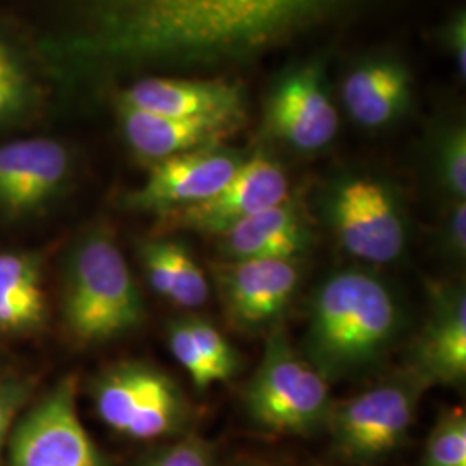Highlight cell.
<instances>
[{
	"mask_svg": "<svg viewBox=\"0 0 466 466\" xmlns=\"http://www.w3.org/2000/svg\"><path fill=\"white\" fill-rule=\"evenodd\" d=\"M350 0H90L88 26L69 42L86 65L215 63L258 54Z\"/></svg>",
	"mask_w": 466,
	"mask_h": 466,
	"instance_id": "1",
	"label": "cell"
},
{
	"mask_svg": "<svg viewBox=\"0 0 466 466\" xmlns=\"http://www.w3.org/2000/svg\"><path fill=\"white\" fill-rule=\"evenodd\" d=\"M398 327V302L382 280L361 269L339 271L311 302L308 363L323 379L350 375L379 360Z\"/></svg>",
	"mask_w": 466,
	"mask_h": 466,
	"instance_id": "2",
	"label": "cell"
},
{
	"mask_svg": "<svg viewBox=\"0 0 466 466\" xmlns=\"http://www.w3.org/2000/svg\"><path fill=\"white\" fill-rule=\"evenodd\" d=\"M63 317L71 337L99 344L137 329L146 308L125 256L109 233H88L71 252Z\"/></svg>",
	"mask_w": 466,
	"mask_h": 466,
	"instance_id": "3",
	"label": "cell"
},
{
	"mask_svg": "<svg viewBox=\"0 0 466 466\" xmlns=\"http://www.w3.org/2000/svg\"><path fill=\"white\" fill-rule=\"evenodd\" d=\"M248 417L269 432L306 435L332 411L327 379L290 346L280 329L269 335L261 365L246 387Z\"/></svg>",
	"mask_w": 466,
	"mask_h": 466,
	"instance_id": "4",
	"label": "cell"
},
{
	"mask_svg": "<svg viewBox=\"0 0 466 466\" xmlns=\"http://www.w3.org/2000/svg\"><path fill=\"white\" fill-rule=\"evenodd\" d=\"M96 410L106 425L132 439H157L178 432L187 402L165 371L144 363H121L94 385Z\"/></svg>",
	"mask_w": 466,
	"mask_h": 466,
	"instance_id": "5",
	"label": "cell"
},
{
	"mask_svg": "<svg viewBox=\"0 0 466 466\" xmlns=\"http://www.w3.org/2000/svg\"><path fill=\"white\" fill-rule=\"evenodd\" d=\"M413 375V373H411ZM417 375L382 383L330 411L333 439L346 456L367 461L396 450L410 431L420 390Z\"/></svg>",
	"mask_w": 466,
	"mask_h": 466,
	"instance_id": "6",
	"label": "cell"
},
{
	"mask_svg": "<svg viewBox=\"0 0 466 466\" xmlns=\"http://www.w3.org/2000/svg\"><path fill=\"white\" fill-rule=\"evenodd\" d=\"M75 377L50 389L17 423L9 466H104L76 410Z\"/></svg>",
	"mask_w": 466,
	"mask_h": 466,
	"instance_id": "7",
	"label": "cell"
},
{
	"mask_svg": "<svg viewBox=\"0 0 466 466\" xmlns=\"http://www.w3.org/2000/svg\"><path fill=\"white\" fill-rule=\"evenodd\" d=\"M332 223L342 248L368 263H390L406 246V225L398 202L385 185L352 178L332 200Z\"/></svg>",
	"mask_w": 466,
	"mask_h": 466,
	"instance_id": "8",
	"label": "cell"
},
{
	"mask_svg": "<svg viewBox=\"0 0 466 466\" xmlns=\"http://www.w3.org/2000/svg\"><path fill=\"white\" fill-rule=\"evenodd\" d=\"M289 184L282 167L258 154L233 173L228 184L209 199L161 215L167 230L223 235L242 219L287 200Z\"/></svg>",
	"mask_w": 466,
	"mask_h": 466,
	"instance_id": "9",
	"label": "cell"
},
{
	"mask_svg": "<svg viewBox=\"0 0 466 466\" xmlns=\"http://www.w3.org/2000/svg\"><path fill=\"white\" fill-rule=\"evenodd\" d=\"M71 154L57 140L26 138L0 146V217L38 213L65 188Z\"/></svg>",
	"mask_w": 466,
	"mask_h": 466,
	"instance_id": "10",
	"label": "cell"
},
{
	"mask_svg": "<svg viewBox=\"0 0 466 466\" xmlns=\"http://www.w3.org/2000/svg\"><path fill=\"white\" fill-rule=\"evenodd\" d=\"M240 165L235 152L217 147L169 156L152 163L146 184L130 196V204L159 215L198 204L218 194Z\"/></svg>",
	"mask_w": 466,
	"mask_h": 466,
	"instance_id": "11",
	"label": "cell"
},
{
	"mask_svg": "<svg viewBox=\"0 0 466 466\" xmlns=\"http://www.w3.org/2000/svg\"><path fill=\"white\" fill-rule=\"evenodd\" d=\"M228 318L240 329H261L282 315L300 273L296 259H233L217 273Z\"/></svg>",
	"mask_w": 466,
	"mask_h": 466,
	"instance_id": "12",
	"label": "cell"
},
{
	"mask_svg": "<svg viewBox=\"0 0 466 466\" xmlns=\"http://www.w3.org/2000/svg\"><path fill=\"white\" fill-rule=\"evenodd\" d=\"M268 127L294 149L327 147L339 130V115L323 90L317 67L287 76L268 104Z\"/></svg>",
	"mask_w": 466,
	"mask_h": 466,
	"instance_id": "13",
	"label": "cell"
},
{
	"mask_svg": "<svg viewBox=\"0 0 466 466\" xmlns=\"http://www.w3.org/2000/svg\"><path fill=\"white\" fill-rule=\"evenodd\" d=\"M119 100L137 109L169 117H227L240 121V86L223 80L144 78L127 88Z\"/></svg>",
	"mask_w": 466,
	"mask_h": 466,
	"instance_id": "14",
	"label": "cell"
},
{
	"mask_svg": "<svg viewBox=\"0 0 466 466\" xmlns=\"http://www.w3.org/2000/svg\"><path fill=\"white\" fill-rule=\"evenodd\" d=\"M119 123L128 146L152 163L188 150L217 147L240 121L227 117H169L117 102Z\"/></svg>",
	"mask_w": 466,
	"mask_h": 466,
	"instance_id": "15",
	"label": "cell"
},
{
	"mask_svg": "<svg viewBox=\"0 0 466 466\" xmlns=\"http://www.w3.org/2000/svg\"><path fill=\"white\" fill-rule=\"evenodd\" d=\"M429 321L418 339L415 373L425 385L460 383L466 377V296L463 287L433 290Z\"/></svg>",
	"mask_w": 466,
	"mask_h": 466,
	"instance_id": "16",
	"label": "cell"
},
{
	"mask_svg": "<svg viewBox=\"0 0 466 466\" xmlns=\"http://www.w3.org/2000/svg\"><path fill=\"white\" fill-rule=\"evenodd\" d=\"M221 252L230 259H296L308 248L309 233L299 211L282 202L242 219L219 235Z\"/></svg>",
	"mask_w": 466,
	"mask_h": 466,
	"instance_id": "17",
	"label": "cell"
},
{
	"mask_svg": "<svg viewBox=\"0 0 466 466\" xmlns=\"http://www.w3.org/2000/svg\"><path fill=\"white\" fill-rule=\"evenodd\" d=\"M46 317L40 258L32 252H0V332H34Z\"/></svg>",
	"mask_w": 466,
	"mask_h": 466,
	"instance_id": "18",
	"label": "cell"
},
{
	"mask_svg": "<svg viewBox=\"0 0 466 466\" xmlns=\"http://www.w3.org/2000/svg\"><path fill=\"white\" fill-rule=\"evenodd\" d=\"M404 69L389 63L358 67L342 86V99L361 127L379 128L400 113L408 97Z\"/></svg>",
	"mask_w": 466,
	"mask_h": 466,
	"instance_id": "19",
	"label": "cell"
},
{
	"mask_svg": "<svg viewBox=\"0 0 466 466\" xmlns=\"http://www.w3.org/2000/svg\"><path fill=\"white\" fill-rule=\"evenodd\" d=\"M423 466H466V415L452 408L444 411L429 435Z\"/></svg>",
	"mask_w": 466,
	"mask_h": 466,
	"instance_id": "20",
	"label": "cell"
},
{
	"mask_svg": "<svg viewBox=\"0 0 466 466\" xmlns=\"http://www.w3.org/2000/svg\"><path fill=\"white\" fill-rule=\"evenodd\" d=\"M32 96L30 76L15 49L0 38V125L21 116Z\"/></svg>",
	"mask_w": 466,
	"mask_h": 466,
	"instance_id": "21",
	"label": "cell"
},
{
	"mask_svg": "<svg viewBox=\"0 0 466 466\" xmlns=\"http://www.w3.org/2000/svg\"><path fill=\"white\" fill-rule=\"evenodd\" d=\"M188 330L192 333L206 365L211 370L215 382L230 380L237 368L238 356L227 337L218 330L213 323L204 318H185Z\"/></svg>",
	"mask_w": 466,
	"mask_h": 466,
	"instance_id": "22",
	"label": "cell"
},
{
	"mask_svg": "<svg viewBox=\"0 0 466 466\" xmlns=\"http://www.w3.org/2000/svg\"><path fill=\"white\" fill-rule=\"evenodd\" d=\"M209 296V285L192 254L184 244L175 246V283L171 302L182 308H200Z\"/></svg>",
	"mask_w": 466,
	"mask_h": 466,
	"instance_id": "23",
	"label": "cell"
},
{
	"mask_svg": "<svg viewBox=\"0 0 466 466\" xmlns=\"http://www.w3.org/2000/svg\"><path fill=\"white\" fill-rule=\"evenodd\" d=\"M167 344L169 350L175 356V360L187 370L194 385L199 390H206L209 385H213V375L211 370L206 365L199 348L188 330V325L182 319H177L167 329Z\"/></svg>",
	"mask_w": 466,
	"mask_h": 466,
	"instance_id": "24",
	"label": "cell"
},
{
	"mask_svg": "<svg viewBox=\"0 0 466 466\" xmlns=\"http://www.w3.org/2000/svg\"><path fill=\"white\" fill-rule=\"evenodd\" d=\"M441 178L458 200L466 196V134L465 128L452 130L442 142L439 152Z\"/></svg>",
	"mask_w": 466,
	"mask_h": 466,
	"instance_id": "25",
	"label": "cell"
},
{
	"mask_svg": "<svg viewBox=\"0 0 466 466\" xmlns=\"http://www.w3.org/2000/svg\"><path fill=\"white\" fill-rule=\"evenodd\" d=\"M175 246L171 240H156L142 246V263L147 273V280L156 294L171 299L175 283Z\"/></svg>",
	"mask_w": 466,
	"mask_h": 466,
	"instance_id": "26",
	"label": "cell"
},
{
	"mask_svg": "<svg viewBox=\"0 0 466 466\" xmlns=\"http://www.w3.org/2000/svg\"><path fill=\"white\" fill-rule=\"evenodd\" d=\"M146 466H215V454L209 442L190 435L159 451Z\"/></svg>",
	"mask_w": 466,
	"mask_h": 466,
	"instance_id": "27",
	"label": "cell"
},
{
	"mask_svg": "<svg viewBox=\"0 0 466 466\" xmlns=\"http://www.w3.org/2000/svg\"><path fill=\"white\" fill-rule=\"evenodd\" d=\"M32 383L25 379H5L0 380V446L5 441L17 411L28 400Z\"/></svg>",
	"mask_w": 466,
	"mask_h": 466,
	"instance_id": "28",
	"label": "cell"
},
{
	"mask_svg": "<svg viewBox=\"0 0 466 466\" xmlns=\"http://www.w3.org/2000/svg\"><path fill=\"white\" fill-rule=\"evenodd\" d=\"M446 249L456 258H463L466 252V204L465 200H458L452 208L446 228Z\"/></svg>",
	"mask_w": 466,
	"mask_h": 466,
	"instance_id": "29",
	"label": "cell"
},
{
	"mask_svg": "<svg viewBox=\"0 0 466 466\" xmlns=\"http://www.w3.org/2000/svg\"><path fill=\"white\" fill-rule=\"evenodd\" d=\"M451 46H452V54L454 61L458 67V75L461 80H465L466 73V19L465 13L458 15L452 21L450 30Z\"/></svg>",
	"mask_w": 466,
	"mask_h": 466,
	"instance_id": "30",
	"label": "cell"
},
{
	"mask_svg": "<svg viewBox=\"0 0 466 466\" xmlns=\"http://www.w3.org/2000/svg\"><path fill=\"white\" fill-rule=\"evenodd\" d=\"M238 466H265V465H256V463H246V465H238Z\"/></svg>",
	"mask_w": 466,
	"mask_h": 466,
	"instance_id": "31",
	"label": "cell"
}]
</instances>
